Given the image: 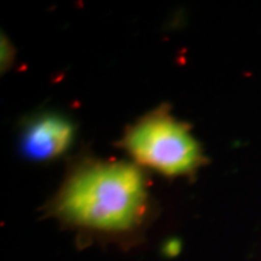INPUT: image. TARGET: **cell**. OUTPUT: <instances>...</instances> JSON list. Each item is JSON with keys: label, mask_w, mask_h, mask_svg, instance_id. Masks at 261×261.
Listing matches in <instances>:
<instances>
[{"label": "cell", "mask_w": 261, "mask_h": 261, "mask_svg": "<svg viewBox=\"0 0 261 261\" xmlns=\"http://www.w3.org/2000/svg\"><path fill=\"white\" fill-rule=\"evenodd\" d=\"M10 48H11V45H10V42L6 40H4V39H3V41H2V63H3V67H5V68H8L9 67V64L11 63V60H10V58L12 57V55L10 54Z\"/></svg>", "instance_id": "277c9868"}, {"label": "cell", "mask_w": 261, "mask_h": 261, "mask_svg": "<svg viewBox=\"0 0 261 261\" xmlns=\"http://www.w3.org/2000/svg\"><path fill=\"white\" fill-rule=\"evenodd\" d=\"M123 149L142 166L166 175H187L203 162L189 127L159 109L132 125L121 140Z\"/></svg>", "instance_id": "7a4b0ae2"}, {"label": "cell", "mask_w": 261, "mask_h": 261, "mask_svg": "<svg viewBox=\"0 0 261 261\" xmlns=\"http://www.w3.org/2000/svg\"><path fill=\"white\" fill-rule=\"evenodd\" d=\"M74 127L69 120L57 114L37 116L24 127L21 137V150L29 160H52L69 148Z\"/></svg>", "instance_id": "3957f363"}, {"label": "cell", "mask_w": 261, "mask_h": 261, "mask_svg": "<svg viewBox=\"0 0 261 261\" xmlns=\"http://www.w3.org/2000/svg\"><path fill=\"white\" fill-rule=\"evenodd\" d=\"M146 204L145 178L137 166L96 161L70 173L52 202V211L75 226L123 232L140 223Z\"/></svg>", "instance_id": "6da1fadb"}]
</instances>
